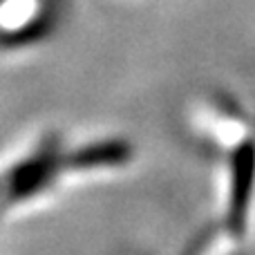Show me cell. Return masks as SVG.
Returning a JSON list of instances; mask_svg holds the SVG:
<instances>
[{"instance_id": "1", "label": "cell", "mask_w": 255, "mask_h": 255, "mask_svg": "<svg viewBox=\"0 0 255 255\" xmlns=\"http://www.w3.org/2000/svg\"><path fill=\"white\" fill-rule=\"evenodd\" d=\"M226 168H229V190H226L224 213L220 217V224L213 226L202 238L206 244L208 240H240V235L247 229V217L251 208V199L255 193V141L247 139L244 143L235 145L231 152H226Z\"/></svg>"}]
</instances>
